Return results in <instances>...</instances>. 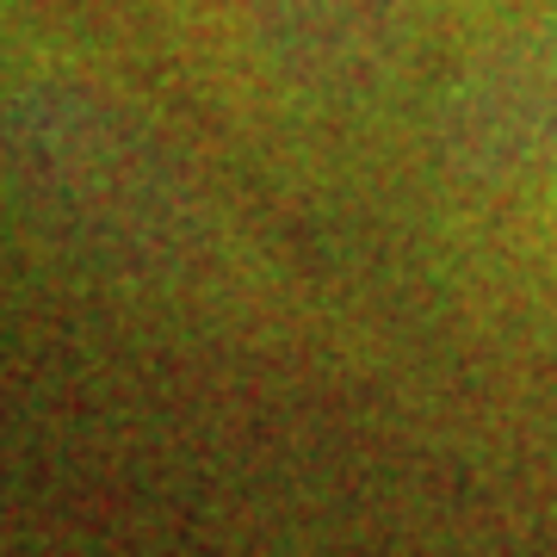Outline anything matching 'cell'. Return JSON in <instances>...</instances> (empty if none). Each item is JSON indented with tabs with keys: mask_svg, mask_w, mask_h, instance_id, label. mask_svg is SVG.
Instances as JSON below:
<instances>
[{
	"mask_svg": "<svg viewBox=\"0 0 557 557\" xmlns=\"http://www.w3.org/2000/svg\"><path fill=\"white\" fill-rule=\"evenodd\" d=\"M446 161L471 186H557V38L508 44L458 81L446 106Z\"/></svg>",
	"mask_w": 557,
	"mask_h": 557,
	"instance_id": "cell-1",
	"label": "cell"
}]
</instances>
